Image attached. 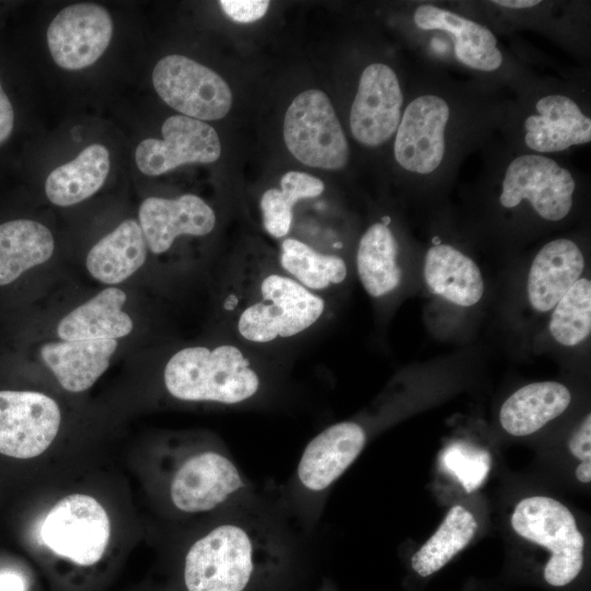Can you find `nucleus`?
Wrapping results in <instances>:
<instances>
[{
  "instance_id": "1",
  "label": "nucleus",
  "mask_w": 591,
  "mask_h": 591,
  "mask_svg": "<svg viewBox=\"0 0 591 591\" xmlns=\"http://www.w3.org/2000/svg\"><path fill=\"white\" fill-rule=\"evenodd\" d=\"M232 331L245 345L271 346L302 336L324 317L326 301L279 265L236 267L222 300Z\"/></svg>"
},
{
  "instance_id": "2",
  "label": "nucleus",
  "mask_w": 591,
  "mask_h": 591,
  "mask_svg": "<svg viewBox=\"0 0 591 591\" xmlns=\"http://www.w3.org/2000/svg\"><path fill=\"white\" fill-rule=\"evenodd\" d=\"M163 379L173 397L188 402L234 405L260 387L251 355L234 341L179 349L166 362Z\"/></svg>"
},
{
  "instance_id": "3",
  "label": "nucleus",
  "mask_w": 591,
  "mask_h": 591,
  "mask_svg": "<svg viewBox=\"0 0 591 591\" xmlns=\"http://www.w3.org/2000/svg\"><path fill=\"white\" fill-rule=\"evenodd\" d=\"M511 525L518 535L551 552L544 569L549 584L561 587L578 576L583 565L584 538L566 506L544 496L524 498L514 508Z\"/></svg>"
},
{
  "instance_id": "4",
  "label": "nucleus",
  "mask_w": 591,
  "mask_h": 591,
  "mask_svg": "<svg viewBox=\"0 0 591 591\" xmlns=\"http://www.w3.org/2000/svg\"><path fill=\"white\" fill-rule=\"evenodd\" d=\"M283 139L290 153L308 166L339 170L348 161L345 132L323 91L306 90L294 97L285 115Z\"/></svg>"
},
{
  "instance_id": "5",
  "label": "nucleus",
  "mask_w": 591,
  "mask_h": 591,
  "mask_svg": "<svg viewBox=\"0 0 591 591\" xmlns=\"http://www.w3.org/2000/svg\"><path fill=\"white\" fill-rule=\"evenodd\" d=\"M152 82L162 101L187 117L221 119L232 105L228 83L210 68L182 55L160 59Z\"/></svg>"
},
{
  "instance_id": "6",
  "label": "nucleus",
  "mask_w": 591,
  "mask_h": 591,
  "mask_svg": "<svg viewBox=\"0 0 591 591\" xmlns=\"http://www.w3.org/2000/svg\"><path fill=\"white\" fill-rule=\"evenodd\" d=\"M111 537V523L103 506L93 497L69 495L48 512L40 538L55 554L82 566L97 563Z\"/></svg>"
},
{
  "instance_id": "7",
  "label": "nucleus",
  "mask_w": 591,
  "mask_h": 591,
  "mask_svg": "<svg viewBox=\"0 0 591 591\" xmlns=\"http://www.w3.org/2000/svg\"><path fill=\"white\" fill-rule=\"evenodd\" d=\"M252 570L248 535L236 525L224 524L189 548L184 578L188 591H242Z\"/></svg>"
},
{
  "instance_id": "8",
  "label": "nucleus",
  "mask_w": 591,
  "mask_h": 591,
  "mask_svg": "<svg viewBox=\"0 0 591 591\" xmlns=\"http://www.w3.org/2000/svg\"><path fill=\"white\" fill-rule=\"evenodd\" d=\"M575 188L570 172L557 162L525 154L508 165L499 200L503 207L513 208L525 199L543 219L559 221L571 209Z\"/></svg>"
},
{
  "instance_id": "9",
  "label": "nucleus",
  "mask_w": 591,
  "mask_h": 591,
  "mask_svg": "<svg viewBox=\"0 0 591 591\" xmlns=\"http://www.w3.org/2000/svg\"><path fill=\"white\" fill-rule=\"evenodd\" d=\"M61 415L49 396L32 391H0V453L31 459L56 438Z\"/></svg>"
},
{
  "instance_id": "10",
  "label": "nucleus",
  "mask_w": 591,
  "mask_h": 591,
  "mask_svg": "<svg viewBox=\"0 0 591 591\" xmlns=\"http://www.w3.org/2000/svg\"><path fill=\"white\" fill-rule=\"evenodd\" d=\"M163 139L147 138L135 152V160L141 173L158 176L183 164L212 163L221 154L217 131L207 123L173 115L162 125Z\"/></svg>"
},
{
  "instance_id": "11",
  "label": "nucleus",
  "mask_w": 591,
  "mask_h": 591,
  "mask_svg": "<svg viewBox=\"0 0 591 591\" xmlns=\"http://www.w3.org/2000/svg\"><path fill=\"white\" fill-rule=\"evenodd\" d=\"M113 34L109 13L95 3L62 9L50 22L47 44L54 61L66 70L92 66L106 50Z\"/></svg>"
},
{
  "instance_id": "12",
  "label": "nucleus",
  "mask_w": 591,
  "mask_h": 591,
  "mask_svg": "<svg viewBox=\"0 0 591 591\" xmlns=\"http://www.w3.org/2000/svg\"><path fill=\"white\" fill-rule=\"evenodd\" d=\"M449 115L447 102L437 95H421L407 105L394 142V155L402 167L428 174L440 165Z\"/></svg>"
},
{
  "instance_id": "13",
  "label": "nucleus",
  "mask_w": 591,
  "mask_h": 591,
  "mask_svg": "<svg viewBox=\"0 0 591 591\" xmlns=\"http://www.w3.org/2000/svg\"><path fill=\"white\" fill-rule=\"evenodd\" d=\"M403 94L396 73L384 63L369 65L361 73L350 111L354 138L368 147L387 141L401 121Z\"/></svg>"
},
{
  "instance_id": "14",
  "label": "nucleus",
  "mask_w": 591,
  "mask_h": 591,
  "mask_svg": "<svg viewBox=\"0 0 591 591\" xmlns=\"http://www.w3.org/2000/svg\"><path fill=\"white\" fill-rule=\"evenodd\" d=\"M213 209L199 196L149 197L139 208V224L153 254L166 253L177 237L206 236L216 225Z\"/></svg>"
},
{
  "instance_id": "15",
  "label": "nucleus",
  "mask_w": 591,
  "mask_h": 591,
  "mask_svg": "<svg viewBox=\"0 0 591 591\" xmlns=\"http://www.w3.org/2000/svg\"><path fill=\"white\" fill-rule=\"evenodd\" d=\"M242 485L230 460L216 452H204L178 468L171 484V498L182 511L202 512L219 506Z\"/></svg>"
},
{
  "instance_id": "16",
  "label": "nucleus",
  "mask_w": 591,
  "mask_h": 591,
  "mask_svg": "<svg viewBox=\"0 0 591 591\" xmlns=\"http://www.w3.org/2000/svg\"><path fill=\"white\" fill-rule=\"evenodd\" d=\"M366 443L362 427L341 421L314 437L298 466L301 483L311 490H323L338 478L356 460Z\"/></svg>"
},
{
  "instance_id": "17",
  "label": "nucleus",
  "mask_w": 591,
  "mask_h": 591,
  "mask_svg": "<svg viewBox=\"0 0 591 591\" xmlns=\"http://www.w3.org/2000/svg\"><path fill=\"white\" fill-rule=\"evenodd\" d=\"M524 121L525 144L537 152H557L591 140V120L571 99L553 94L537 101Z\"/></svg>"
},
{
  "instance_id": "18",
  "label": "nucleus",
  "mask_w": 591,
  "mask_h": 591,
  "mask_svg": "<svg viewBox=\"0 0 591 591\" xmlns=\"http://www.w3.org/2000/svg\"><path fill=\"white\" fill-rule=\"evenodd\" d=\"M584 257L571 240L546 243L534 257L526 282L530 304L538 312L552 310L581 278Z\"/></svg>"
},
{
  "instance_id": "19",
  "label": "nucleus",
  "mask_w": 591,
  "mask_h": 591,
  "mask_svg": "<svg viewBox=\"0 0 591 591\" xmlns=\"http://www.w3.org/2000/svg\"><path fill=\"white\" fill-rule=\"evenodd\" d=\"M414 21L421 30L448 33L453 40L456 58L470 68L494 71L502 63L495 35L474 21L432 4L418 7Z\"/></svg>"
},
{
  "instance_id": "20",
  "label": "nucleus",
  "mask_w": 591,
  "mask_h": 591,
  "mask_svg": "<svg viewBox=\"0 0 591 591\" xmlns=\"http://www.w3.org/2000/svg\"><path fill=\"white\" fill-rule=\"evenodd\" d=\"M116 348V339L62 340L44 344L39 352L60 385L79 393L106 371Z\"/></svg>"
},
{
  "instance_id": "21",
  "label": "nucleus",
  "mask_w": 591,
  "mask_h": 591,
  "mask_svg": "<svg viewBox=\"0 0 591 591\" xmlns=\"http://www.w3.org/2000/svg\"><path fill=\"white\" fill-rule=\"evenodd\" d=\"M126 293L108 287L69 312L59 322L57 334L62 340L116 339L127 336L134 327L123 311Z\"/></svg>"
},
{
  "instance_id": "22",
  "label": "nucleus",
  "mask_w": 591,
  "mask_h": 591,
  "mask_svg": "<svg viewBox=\"0 0 591 591\" xmlns=\"http://www.w3.org/2000/svg\"><path fill=\"white\" fill-rule=\"evenodd\" d=\"M424 276L433 293L461 306L476 304L484 293L483 276L476 263L448 244H437L427 251Z\"/></svg>"
},
{
  "instance_id": "23",
  "label": "nucleus",
  "mask_w": 591,
  "mask_h": 591,
  "mask_svg": "<svg viewBox=\"0 0 591 591\" xmlns=\"http://www.w3.org/2000/svg\"><path fill=\"white\" fill-rule=\"evenodd\" d=\"M570 401L571 394L561 383H530L506 399L500 408L499 420L508 433L528 436L563 414Z\"/></svg>"
},
{
  "instance_id": "24",
  "label": "nucleus",
  "mask_w": 591,
  "mask_h": 591,
  "mask_svg": "<svg viewBox=\"0 0 591 591\" xmlns=\"http://www.w3.org/2000/svg\"><path fill=\"white\" fill-rule=\"evenodd\" d=\"M147 252L148 245L140 224L128 219L92 246L85 265L96 280L116 285L144 264Z\"/></svg>"
},
{
  "instance_id": "25",
  "label": "nucleus",
  "mask_w": 591,
  "mask_h": 591,
  "mask_svg": "<svg viewBox=\"0 0 591 591\" xmlns=\"http://www.w3.org/2000/svg\"><path fill=\"white\" fill-rule=\"evenodd\" d=\"M397 241L385 222L370 225L359 240L356 268L366 292L375 299L393 292L401 283Z\"/></svg>"
},
{
  "instance_id": "26",
  "label": "nucleus",
  "mask_w": 591,
  "mask_h": 591,
  "mask_svg": "<svg viewBox=\"0 0 591 591\" xmlns=\"http://www.w3.org/2000/svg\"><path fill=\"white\" fill-rule=\"evenodd\" d=\"M109 167L107 148L99 143L90 144L74 160L50 172L45 183L46 196L60 207L79 204L103 186Z\"/></svg>"
},
{
  "instance_id": "27",
  "label": "nucleus",
  "mask_w": 591,
  "mask_h": 591,
  "mask_svg": "<svg viewBox=\"0 0 591 591\" xmlns=\"http://www.w3.org/2000/svg\"><path fill=\"white\" fill-rule=\"evenodd\" d=\"M55 248L51 232L42 223L12 220L0 224V286L47 262Z\"/></svg>"
},
{
  "instance_id": "28",
  "label": "nucleus",
  "mask_w": 591,
  "mask_h": 591,
  "mask_svg": "<svg viewBox=\"0 0 591 591\" xmlns=\"http://www.w3.org/2000/svg\"><path fill=\"white\" fill-rule=\"evenodd\" d=\"M277 264L301 286L321 296L341 285L348 275L347 264L341 256L325 253L289 236L280 243Z\"/></svg>"
},
{
  "instance_id": "29",
  "label": "nucleus",
  "mask_w": 591,
  "mask_h": 591,
  "mask_svg": "<svg viewBox=\"0 0 591 591\" xmlns=\"http://www.w3.org/2000/svg\"><path fill=\"white\" fill-rule=\"evenodd\" d=\"M324 183L308 173L289 171L280 178V187L265 190L259 199L262 224L274 239H285L293 223V209L304 199L318 197Z\"/></svg>"
},
{
  "instance_id": "30",
  "label": "nucleus",
  "mask_w": 591,
  "mask_h": 591,
  "mask_svg": "<svg viewBox=\"0 0 591 591\" xmlns=\"http://www.w3.org/2000/svg\"><path fill=\"white\" fill-rule=\"evenodd\" d=\"M476 530L477 522L467 509L452 507L434 534L413 555V569L421 577L438 571L467 546Z\"/></svg>"
},
{
  "instance_id": "31",
  "label": "nucleus",
  "mask_w": 591,
  "mask_h": 591,
  "mask_svg": "<svg viewBox=\"0 0 591 591\" xmlns=\"http://www.w3.org/2000/svg\"><path fill=\"white\" fill-rule=\"evenodd\" d=\"M548 329L560 345L573 347L591 333V281L579 278L553 308Z\"/></svg>"
},
{
  "instance_id": "32",
  "label": "nucleus",
  "mask_w": 591,
  "mask_h": 591,
  "mask_svg": "<svg viewBox=\"0 0 591 591\" xmlns=\"http://www.w3.org/2000/svg\"><path fill=\"white\" fill-rule=\"evenodd\" d=\"M440 465L463 486L466 493H472L485 482L491 459L484 449L466 442H456L441 452Z\"/></svg>"
},
{
  "instance_id": "33",
  "label": "nucleus",
  "mask_w": 591,
  "mask_h": 591,
  "mask_svg": "<svg viewBox=\"0 0 591 591\" xmlns=\"http://www.w3.org/2000/svg\"><path fill=\"white\" fill-rule=\"evenodd\" d=\"M223 12L237 23H251L262 19L268 8L267 0H221Z\"/></svg>"
},
{
  "instance_id": "34",
  "label": "nucleus",
  "mask_w": 591,
  "mask_h": 591,
  "mask_svg": "<svg viewBox=\"0 0 591 591\" xmlns=\"http://www.w3.org/2000/svg\"><path fill=\"white\" fill-rule=\"evenodd\" d=\"M569 449L579 460L590 461L591 459V415L588 414L580 427L573 432Z\"/></svg>"
},
{
  "instance_id": "35",
  "label": "nucleus",
  "mask_w": 591,
  "mask_h": 591,
  "mask_svg": "<svg viewBox=\"0 0 591 591\" xmlns=\"http://www.w3.org/2000/svg\"><path fill=\"white\" fill-rule=\"evenodd\" d=\"M13 125V107L0 82V146L10 137Z\"/></svg>"
},
{
  "instance_id": "36",
  "label": "nucleus",
  "mask_w": 591,
  "mask_h": 591,
  "mask_svg": "<svg viewBox=\"0 0 591 591\" xmlns=\"http://www.w3.org/2000/svg\"><path fill=\"white\" fill-rule=\"evenodd\" d=\"M0 591H25L24 580L12 572L1 573Z\"/></svg>"
},
{
  "instance_id": "37",
  "label": "nucleus",
  "mask_w": 591,
  "mask_h": 591,
  "mask_svg": "<svg viewBox=\"0 0 591 591\" xmlns=\"http://www.w3.org/2000/svg\"><path fill=\"white\" fill-rule=\"evenodd\" d=\"M541 1L538 0H495L493 1V3L497 5L512 8V9L532 8L538 4Z\"/></svg>"
},
{
  "instance_id": "38",
  "label": "nucleus",
  "mask_w": 591,
  "mask_h": 591,
  "mask_svg": "<svg viewBox=\"0 0 591 591\" xmlns=\"http://www.w3.org/2000/svg\"><path fill=\"white\" fill-rule=\"evenodd\" d=\"M576 476L581 483H590L591 480V461L581 462L577 470Z\"/></svg>"
}]
</instances>
